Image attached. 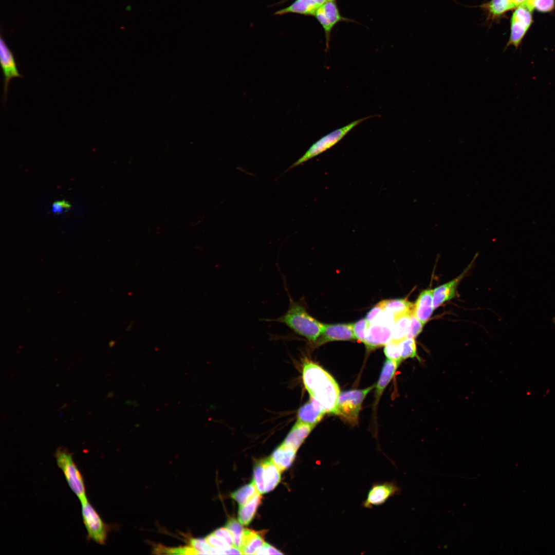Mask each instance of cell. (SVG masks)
Masks as SVG:
<instances>
[{
    "label": "cell",
    "mask_w": 555,
    "mask_h": 555,
    "mask_svg": "<svg viewBox=\"0 0 555 555\" xmlns=\"http://www.w3.org/2000/svg\"><path fill=\"white\" fill-rule=\"evenodd\" d=\"M302 380L310 398L316 400L326 413L334 414L340 394L335 379L317 364L306 360L303 365Z\"/></svg>",
    "instance_id": "6da1fadb"
},
{
    "label": "cell",
    "mask_w": 555,
    "mask_h": 555,
    "mask_svg": "<svg viewBox=\"0 0 555 555\" xmlns=\"http://www.w3.org/2000/svg\"><path fill=\"white\" fill-rule=\"evenodd\" d=\"M289 300L288 308L283 315L276 319L267 320L283 324L295 334L316 343L322 334L324 324L311 316L300 302L294 301L290 295Z\"/></svg>",
    "instance_id": "7a4b0ae2"
},
{
    "label": "cell",
    "mask_w": 555,
    "mask_h": 555,
    "mask_svg": "<svg viewBox=\"0 0 555 555\" xmlns=\"http://www.w3.org/2000/svg\"><path fill=\"white\" fill-rule=\"evenodd\" d=\"M57 464L63 472L73 492L80 501L87 499L83 477L75 462L72 454L66 448H59L54 454Z\"/></svg>",
    "instance_id": "3957f363"
},
{
    "label": "cell",
    "mask_w": 555,
    "mask_h": 555,
    "mask_svg": "<svg viewBox=\"0 0 555 555\" xmlns=\"http://www.w3.org/2000/svg\"><path fill=\"white\" fill-rule=\"evenodd\" d=\"M368 116L355 120L346 125L335 130L312 144L305 153L292 164L286 172L300 165L319 155L339 142L349 132L363 121L373 117Z\"/></svg>",
    "instance_id": "277c9868"
},
{
    "label": "cell",
    "mask_w": 555,
    "mask_h": 555,
    "mask_svg": "<svg viewBox=\"0 0 555 555\" xmlns=\"http://www.w3.org/2000/svg\"><path fill=\"white\" fill-rule=\"evenodd\" d=\"M374 385L362 390H354L342 392L338 398L334 414L339 416L350 424L358 422L362 402Z\"/></svg>",
    "instance_id": "5b68a950"
},
{
    "label": "cell",
    "mask_w": 555,
    "mask_h": 555,
    "mask_svg": "<svg viewBox=\"0 0 555 555\" xmlns=\"http://www.w3.org/2000/svg\"><path fill=\"white\" fill-rule=\"evenodd\" d=\"M83 523L87 532V539L97 544L105 543L108 528L88 499L80 502Z\"/></svg>",
    "instance_id": "8992f818"
},
{
    "label": "cell",
    "mask_w": 555,
    "mask_h": 555,
    "mask_svg": "<svg viewBox=\"0 0 555 555\" xmlns=\"http://www.w3.org/2000/svg\"><path fill=\"white\" fill-rule=\"evenodd\" d=\"M1 65L4 77V102L7 100L9 83L16 78H24L19 72L15 57L2 38L0 39Z\"/></svg>",
    "instance_id": "52a82bcc"
},
{
    "label": "cell",
    "mask_w": 555,
    "mask_h": 555,
    "mask_svg": "<svg viewBox=\"0 0 555 555\" xmlns=\"http://www.w3.org/2000/svg\"><path fill=\"white\" fill-rule=\"evenodd\" d=\"M400 492V488L394 482L375 483L368 490L362 506L367 509L381 506L390 498Z\"/></svg>",
    "instance_id": "ba28073f"
},
{
    "label": "cell",
    "mask_w": 555,
    "mask_h": 555,
    "mask_svg": "<svg viewBox=\"0 0 555 555\" xmlns=\"http://www.w3.org/2000/svg\"><path fill=\"white\" fill-rule=\"evenodd\" d=\"M323 27L326 39V50L329 47L330 36L332 29L339 22L347 20L343 17L335 1H327L320 6L314 15Z\"/></svg>",
    "instance_id": "9c48e42d"
},
{
    "label": "cell",
    "mask_w": 555,
    "mask_h": 555,
    "mask_svg": "<svg viewBox=\"0 0 555 555\" xmlns=\"http://www.w3.org/2000/svg\"><path fill=\"white\" fill-rule=\"evenodd\" d=\"M393 326L373 321L366 330L364 343L369 349L386 345L393 340Z\"/></svg>",
    "instance_id": "30bf717a"
},
{
    "label": "cell",
    "mask_w": 555,
    "mask_h": 555,
    "mask_svg": "<svg viewBox=\"0 0 555 555\" xmlns=\"http://www.w3.org/2000/svg\"><path fill=\"white\" fill-rule=\"evenodd\" d=\"M356 339L353 324H337L324 325L322 334L316 342L321 344L327 342Z\"/></svg>",
    "instance_id": "8fae6325"
},
{
    "label": "cell",
    "mask_w": 555,
    "mask_h": 555,
    "mask_svg": "<svg viewBox=\"0 0 555 555\" xmlns=\"http://www.w3.org/2000/svg\"><path fill=\"white\" fill-rule=\"evenodd\" d=\"M472 264V262L457 278L433 289V304L434 309L456 296L457 287Z\"/></svg>",
    "instance_id": "7c38bea8"
},
{
    "label": "cell",
    "mask_w": 555,
    "mask_h": 555,
    "mask_svg": "<svg viewBox=\"0 0 555 555\" xmlns=\"http://www.w3.org/2000/svg\"><path fill=\"white\" fill-rule=\"evenodd\" d=\"M433 289H427L418 295L413 307V313L424 325L434 310L433 304Z\"/></svg>",
    "instance_id": "4fadbf2b"
},
{
    "label": "cell",
    "mask_w": 555,
    "mask_h": 555,
    "mask_svg": "<svg viewBox=\"0 0 555 555\" xmlns=\"http://www.w3.org/2000/svg\"><path fill=\"white\" fill-rule=\"evenodd\" d=\"M326 413L323 408L314 399L302 405L297 413V421L315 427Z\"/></svg>",
    "instance_id": "5bb4252c"
},
{
    "label": "cell",
    "mask_w": 555,
    "mask_h": 555,
    "mask_svg": "<svg viewBox=\"0 0 555 555\" xmlns=\"http://www.w3.org/2000/svg\"><path fill=\"white\" fill-rule=\"evenodd\" d=\"M314 427L297 421L282 443L297 452Z\"/></svg>",
    "instance_id": "9a60e30c"
},
{
    "label": "cell",
    "mask_w": 555,
    "mask_h": 555,
    "mask_svg": "<svg viewBox=\"0 0 555 555\" xmlns=\"http://www.w3.org/2000/svg\"><path fill=\"white\" fill-rule=\"evenodd\" d=\"M320 6L314 0H295L288 7L279 10L275 15L296 13L305 15L314 16Z\"/></svg>",
    "instance_id": "2e32d148"
},
{
    "label": "cell",
    "mask_w": 555,
    "mask_h": 555,
    "mask_svg": "<svg viewBox=\"0 0 555 555\" xmlns=\"http://www.w3.org/2000/svg\"><path fill=\"white\" fill-rule=\"evenodd\" d=\"M297 452L282 443L272 452L271 459L281 472L288 469L292 464Z\"/></svg>",
    "instance_id": "e0dca14e"
},
{
    "label": "cell",
    "mask_w": 555,
    "mask_h": 555,
    "mask_svg": "<svg viewBox=\"0 0 555 555\" xmlns=\"http://www.w3.org/2000/svg\"><path fill=\"white\" fill-rule=\"evenodd\" d=\"M400 363L387 359L385 360L380 376L375 385V397L378 400L384 388L392 380Z\"/></svg>",
    "instance_id": "ac0fdd59"
},
{
    "label": "cell",
    "mask_w": 555,
    "mask_h": 555,
    "mask_svg": "<svg viewBox=\"0 0 555 555\" xmlns=\"http://www.w3.org/2000/svg\"><path fill=\"white\" fill-rule=\"evenodd\" d=\"M265 543L258 532L245 529L240 550L243 554H255Z\"/></svg>",
    "instance_id": "d6986e66"
},
{
    "label": "cell",
    "mask_w": 555,
    "mask_h": 555,
    "mask_svg": "<svg viewBox=\"0 0 555 555\" xmlns=\"http://www.w3.org/2000/svg\"><path fill=\"white\" fill-rule=\"evenodd\" d=\"M265 492H269L273 490L281 480V471L271 460V458L264 460Z\"/></svg>",
    "instance_id": "ffe728a7"
},
{
    "label": "cell",
    "mask_w": 555,
    "mask_h": 555,
    "mask_svg": "<svg viewBox=\"0 0 555 555\" xmlns=\"http://www.w3.org/2000/svg\"><path fill=\"white\" fill-rule=\"evenodd\" d=\"M262 496L258 492L253 498L245 505L239 506L238 519L244 525H248L253 519L256 511L261 503Z\"/></svg>",
    "instance_id": "44dd1931"
},
{
    "label": "cell",
    "mask_w": 555,
    "mask_h": 555,
    "mask_svg": "<svg viewBox=\"0 0 555 555\" xmlns=\"http://www.w3.org/2000/svg\"><path fill=\"white\" fill-rule=\"evenodd\" d=\"M412 311L395 318L392 329V340L398 342L407 337L410 330Z\"/></svg>",
    "instance_id": "7402d4cb"
},
{
    "label": "cell",
    "mask_w": 555,
    "mask_h": 555,
    "mask_svg": "<svg viewBox=\"0 0 555 555\" xmlns=\"http://www.w3.org/2000/svg\"><path fill=\"white\" fill-rule=\"evenodd\" d=\"M383 301L384 310L392 313L395 318L411 312L413 310L414 304L406 299L385 300Z\"/></svg>",
    "instance_id": "603a6c76"
},
{
    "label": "cell",
    "mask_w": 555,
    "mask_h": 555,
    "mask_svg": "<svg viewBox=\"0 0 555 555\" xmlns=\"http://www.w3.org/2000/svg\"><path fill=\"white\" fill-rule=\"evenodd\" d=\"M516 7L511 0H491L483 5L489 16L494 18Z\"/></svg>",
    "instance_id": "cb8c5ba5"
},
{
    "label": "cell",
    "mask_w": 555,
    "mask_h": 555,
    "mask_svg": "<svg viewBox=\"0 0 555 555\" xmlns=\"http://www.w3.org/2000/svg\"><path fill=\"white\" fill-rule=\"evenodd\" d=\"M528 28L512 16L511 23V33L507 47L513 46L517 48L521 44Z\"/></svg>",
    "instance_id": "d4e9b609"
},
{
    "label": "cell",
    "mask_w": 555,
    "mask_h": 555,
    "mask_svg": "<svg viewBox=\"0 0 555 555\" xmlns=\"http://www.w3.org/2000/svg\"><path fill=\"white\" fill-rule=\"evenodd\" d=\"M258 492L255 485L252 482L233 492L231 497L239 506H242L250 501Z\"/></svg>",
    "instance_id": "484cf974"
},
{
    "label": "cell",
    "mask_w": 555,
    "mask_h": 555,
    "mask_svg": "<svg viewBox=\"0 0 555 555\" xmlns=\"http://www.w3.org/2000/svg\"><path fill=\"white\" fill-rule=\"evenodd\" d=\"M241 524L240 522H237L236 520L230 519L226 525V527L230 531L232 536L233 545L240 550L242 548L245 530Z\"/></svg>",
    "instance_id": "4316f807"
},
{
    "label": "cell",
    "mask_w": 555,
    "mask_h": 555,
    "mask_svg": "<svg viewBox=\"0 0 555 555\" xmlns=\"http://www.w3.org/2000/svg\"><path fill=\"white\" fill-rule=\"evenodd\" d=\"M402 360L414 358L417 355L415 338L406 337L398 342Z\"/></svg>",
    "instance_id": "83f0119b"
},
{
    "label": "cell",
    "mask_w": 555,
    "mask_h": 555,
    "mask_svg": "<svg viewBox=\"0 0 555 555\" xmlns=\"http://www.w3.org/2000/svg\"><path fill=\"white\" fill-rule=\"evenodd\" d=\"M194 550L195 554H210L211 546L206 539L192 538L189 541V544Z\"/></svg>",
    "instance_id": "f1b7e54d"
},
{
    "label": "cell",
    "mask_w": 555,
    "mask_h": 555,
    "mask_svg": "<svg viewBox=\"0 0 555 555\" xmlns=\"http://www.w3.org/2000/svg\"><path fill=\"white\" fill-rule=\"evenodd\" d=\"M258 492L265 493L264 468L263 463L256 465L253 471V480Z\"/></svg>",
    "instance_id": "f546056e"
},
{
    "label": "cell",
    "mask_w": 555,
    "mask_h": 555,
    "mask_svg": "<svg viewBox=\"0 0 555 555\" xmlns=\"http://www.w3.org/2000/svg\"><path fill=\"white\" fill-rule=\"evenodd\" d=\"M384 353L387 359L401 363V358L398 342L391 341L385 345Z\"/></svg>",
    "instance_id": "4dcf8cb0"
},
{
    "label": "cell",
    "mask_w": 555,
    "mask_h": 555,
    "mask_svg": "<svg viewBox=\"0 0 555 555\" xmlns=\"http://www.w3.org/2000/svg\"><path fill=\"white\" fill-rule=\"evenodd\" d=\"M369 323L366 319H362L353 324V330L356 339L358 341L364 342L366 330Z\"/></svg>",
    "instance_id": "1f68e13d"
},
{
    "label": "cell",
    "mask_w": 555,
    "mask_h": 555,
    "mask_svg": "<svg viewBox=\"0 0 555 555\" xmlns=\"http://www.w3.org/2000/svg\"><path fill=\"white\" fill-rule=\"evenodd\" d=\"M512 16L527 27L529 28L532 22V17L531 11L526 7L522 5L519 6Z\"/></svg>",
    "instance_id": "d6a6232c"
},
{
    "label": "cell",
    "mask_w": 555,
    "mask_h": 555,
    "mask_svg": "<svg viewBox=\"0 0 555 555\" xmlns=\"http://www.w3.org/2000/svg\"><path fill=\"white\" fill-rule=\"evenodd\" d=\"M205 539L211 547L221 550L224 554L225 550L229 549L232 546L218 538L213 533L207 535Z\"/></svg>",
    "instance_id": "836d02e7"
},
{
    "label": "cell",
    "mask_w": 555,
    "mask_h": 555,
    "mask_svg": "<svg viewBox=\"0 0 555 555\" xmlns=\"http://www.w3.org/2000/svg\"><path fill=\"white\" fill-rule=\"evenodd\" d=\"M424 325L418 319L412 311L411 316V325L407 337L415 338L422 331Z\"/></svg>",
    "instance_id": "e575fe53"
},
{
    "label": "cell",
    "mask_w": 555,
    "mask_h": 555,
    "mask_svg": "<svg viewBox=\"0 0 555 555\" xmlns=\"http://www.w3.org/2000/svg\"><path fill=\"white\" fill-rule=\"evenodd\" d=\"M554 7V0H534V9L540 12L550 11Z\"/></svg>",
    "instance_id": "d590c367"
},
{
    "label": "cell",
    "mask_w": 555,
    "mask_h": 555,
    "mask_svg": "<svg viewBox=\"0 0 555 555\" xmlns=\"http://www.w3.org/2000/svg\"><path fill=\"white\" fill-rule=\"evenodd\" d=\"M213 533L218 538L225 541L229 544L231 545H233V540L232 536L230 531L226 527L218 528L215 530L213 532Z\"/></svg>",
    "instance_id": "8d00e7d4"
},
{
    "label": "cell",
    "mask_w": 555,
    "mask_h": 555,
    "mask_svg": "<svg viewBox=\"0 0 555 555\" xmlns=\"http://www.w3.org/2000/svg\"><path fill=\"white\" fill-rule=\"evenodd\" d=\"M384 309V301L383 300L377 304L368 312L365 319L370 323Z\"/></svg>",
    "instance_id": "74e56055"
},
{
    "label": "cell",
    "mask_w": 555,
    "mask_h": 555,
    "mask_svg": "<svg viewBox=\"0 0 555 555\" xmlns=\"http://www.w3.org/2000/svg\"><path fill=\"white\" fill-rule=\"evenodd\" d=\"M70 208V204L65 200L57 201L52 206V211L55 214H62Z\"/></svg>",
    "instance_id": "f35d334b"
},
{
    "label": "cell",
    "mask_w": 555,
    "mask_h": 555,
    "mask_svg": "<svg viewBox=\"0 0 555 555\" xmlns=\"http://www.w3.org/2000/svg\"><path fill=\"white\" fill-rule=\"evenodd\" d=\"M255 554H283V553L274 547L265 543L258 550Z\"/></svg>",
    "instance_id": "ab89813d"
},
{
    "label": "cell",
    "mask_w": 555,
    "mask_h": 555,
    "mask_svg": "<svg viewBox=\"0 0 555 555\" xmlns=\"http://www.w3.org/2000/svg\"><path fill=\"white\" fill-rule=\"evenodd\" d=\"M224 554H242V552L241 550L236 547L235 546L232 545L231 547L224 551Z\"/></svg>",
    "instance_id": "60d3db41"
},
{
    "label": "cell",
    "mask_w": 555,
    "mask_h": 555,
    "mask_svg": "<svg viewBox=\"0 0 555 555\" xmlns=\"http://www.w3.org/2000/svg\"><path fill=\"white\" fill-rule=\"evenodd\" d=\"M534 0H525L522 5L531 12L534 9Z\"/></svg>",
    "instance_id": "b9f144b4"
},
{
    "label": "cell",
    "mask_w": 555,
    "mask_h": 555,
    "mask_svg": "<svg viewBox=\"0 0 555 555\" xmlns=\"http://www.w3.org/2000/svg\"><path fill=\"white\" fill-rule=\"evenodd\" d=\"M515 7L522 5L525 0H511Z\"/></svg>",
    "instance_id": "7bdbcfd3"
},
{
    "label": "cell",
    "mask_w": 555,
    "mask_h": 555,
    "mask_svg": "<svg viewBox=\"0 0 555 555\" xmlns=\"http://www.w3.org/2000/svg\"><path fill=\"white\" fill-rule=\"evenodd\" d=\"M314 1H315V2H316L317 3V4H318V5H319V6H321V5H322V4H324V3L325 2H326V1H327V0H314Z\"/></svg>",
    "instance_id": "ee69618b"
},
{
    "label": "cell",
    "mask_w": 555,
    "mask_h": 555,
    "mask_svg": "<svg viewBox=\"0 0 555 555\" xmlns=\"http://www.w3.org/2000/svg\"><path fill=\"white\" fill-rule=\"evenodd\" d=\"M327 1H335V0H327Z\"/></svg>",
    "instance_id": "f6af8a7d"
}]
</instances>
